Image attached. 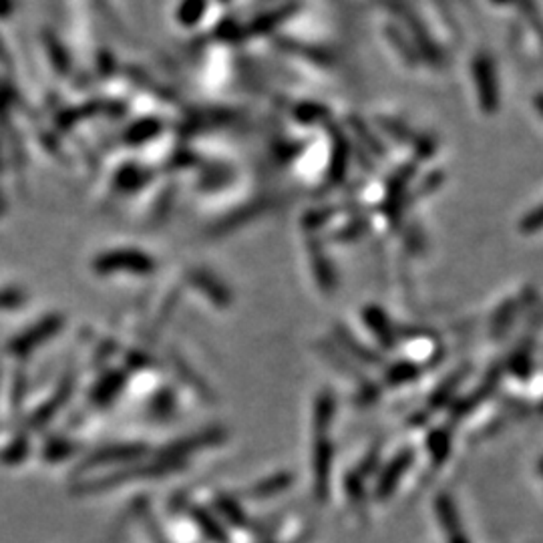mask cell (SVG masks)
<instances>
[{"label": "cell", "instance_id": "obj_1", "mask_svg": "<svg viewBox=\"0 0 543 543\" xmlns=\"http://www.w3.org/2000/svg\"><path fill=\"white\" fill-rule=\"evenodd\" d=\"M332 469V443L328 439H320L314 449V493L324 501L328 495V481Z\"/></svg>", "mask_w": 543, "mask_h": 543}, {"label": "cell", "instance_id": "obj_2", "mask_svg": "<svg viewBox=\"0 0 543 543\" xmlns=\"http://www.w3.org/2000/svg\"><path fill=\"white\" fill-rule=\"evenodd\" d=\"M437 515L439 522L443 525V530L449 535V543H469L465 538L463 527L459 517H457V509L449 498H439L437 499Z\"/></svg>", "mask_w": 543, "mask_h": 543}, {"label": "cell", "instance_id": "obj_3", "mask_svg": "<svg viewBox=\"0 0 543 543\" xmlns=\"http://www.w3.org/2000/svg\"><path fill=\"white\" fill-rule=\"evenodd\" d=\"M410 463H413V453H401L397 459L383 471V475H380L377 485L378 498H386V495L393 491L394 485L399 483V479L402 477V473L407 471Z\"/></svg>", "mask_w": 543, "mask_h": 543}, {"label": "cell", "instance_id": "obj_4", "mask_svg": "<svg viewBox=\"0 0 543 543\" xmlns=\"http://www.w3.org/2000/svg\"><path fill=\"white\" fill-rule=\"evenodd\" d=\"M204 0H185L180 9V20L183 25H193L204 14Z\"/></svg>", "mask_w": 543, "mask_h": 543}, {"label": "cell", "instance_id": "obj_5", "mask_svg": "<svg viewBox=\"0 0 543 543\" xmlns=\"http://www.w3.org/2000/svg\"><path fill=\"white\" fill-rule=\"evenodd\" d=\"M367 320L370 324V328L375 330V335L383 340L385 346H393V335H391V328L383 322V316L380 314H367Z\"/></svg>", "mask_w": 543, "mask_h": 543}, {"label": "cell", "instance_id": "obj_6", "mask_svg": "<svg viewBox=\"0 0 543 543\" xmlns=\"http://www.w3.org/2000/svg\"><path fill=\"white\" fill-rule=\"evenodd\" d=\"M3 212H4V204H3V201H0V215H3Z\"/></svg>", "mask_w": 543, "mask_h": 543}]
</instances>
